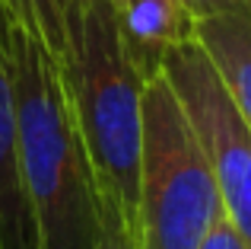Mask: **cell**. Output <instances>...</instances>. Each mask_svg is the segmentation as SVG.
<instances>
[{"label": "cell", "instance_id": "1", "mask_svg": "<svg viewBox=\"0 0 251 249\" xmlns=\"http://www.w3.org/2000/svg\"><path fill=\"white\" fill-rule=\"evenodd\" d=\"M19 176L35 249H96L99 186L86 156L61 64L32 32L13 23Z\"/></svg>", "mask_w": 251, "mask_h": 249}, {"label": "cell", "instance_id": "2", "mask_svg": "<svg viewBox=\"0 0 251 249\" xmlns=\"http://www.w3.org/2000/svg\"><path fill=\"white\" fill-rule=\"evenodd\" d=\"M99 198L118 208L137 243V186L143 141V87L111 0H76L57 58Z\"/></svg>", "mask_w": 251, "mask_h": 249}, {"label": "cell", "instance_id": "3", "mask_svg": "<svg viewBox=\"0 0 251 249\" xmlns=\"http://www.w3.org/2000/svg\"><path fill=\"white\" fill-rule=\"evenodd\" d=\"M220 214L213 173L159 70L143 87L137 249H197Z\"/></svg>", "mask_w": 251, "mask_h": 249}, {"label": "cell", "instance_id": "4", "mask_svg": "<svg viewBox=\"0 0 251 249\" xmlns=\"http://www.w3.org/2000/svg\"><path fill=\"white\" fill-rule=\"evenodd\" d=\"M162 74L175 90L194 141L213 173L223 214L251 243V128L235 112L197 42L172 48L162 58Z\"/></svg>", "mask_w": 251, "mask_h": 249}, {"label": "cell", "instance_id": "5", "mask_svg": "<svg viewBox=\"0 0 251 249\" xmlns=\"http://www.w3.org/2000/svg\"><path fill=\"white\" fill-rule=\"evenodd\" d=\"M13 16L0 0V249H35L29 201L19 176L16 147V83L10 51Z\"/></svg>", "mask_w": 251, "mask_h": 249}, {"label": "cell", "instance_id": "6", "mask_svg": "<svg viewBox=\"0 0 251 249\" xmlns=\"http://www.w3.org/2000/svg\"><path fill=\"white\" fill-rule=\"evenodd\" d=\"M194 42L251 128V16L194 19Z\"/></svg>", "mask_w": 251, "mask_h": 249}, {"label": "cell", "instance_id": "7", "mask_svg": "<svg viewBox=\"0 0 251 249\" xmlns=\"http://www.w3.org/2000/svg\"><path fill=\"white\" fill-rule=\"evenodd\" d=\"M3 3L13 23L32 32L57 61L64 51V42H67V23L76 0H3Z\"/></svg>", "mask_w": 251, "mask_h": 249}, {"label": "cell", "instance_id": "8", "mask_svg": "<svg viewBox=\"0 0 251 249\" xmlns=\"http://www.w3.org/2000/svg\"><path fill=\"white\" fill-rule=\"evenodd\" d=\"M96 249H137L134 237H130L124 218L118 214L115 205H108L105 198H99V237Z\"/></svg>", "mask_w": 251, "mask_h": 249}, {"label": "cell", "instance_id": "9", "mask_svg": "<svg viewBox=\"0 0 251 249\" xmlns=\"http://www.w3.org/2000/svg\"><path fill=\"white\" fill-rule=\"evenodd\" d=\"M194 19L210 16H251V0H181Z\"/></svg>", "mask_w": 251, "mask_h": 249}, {"label": "cell", "instance_id": "10", "mask_svg": "<svg viewBox=\"0 0 251 249\" xmlns=\"http://www.w3.org/2000/svg\"><path fill=\"white\" fill-rule=\"evenodd\" d=\"M197 249H251V243L242 237L239 230H235L232 220H229L226 214H220V218L213 220V227L207 230V237L201 240V246H197Z\"/></svg>", "mask_w": 251, "mask_h": 249}, {"label": "cell", "instance_id": "11", "mask_svg": "<svg viewBox=\"0 0 251 249\" xmlns=\"http://www.w3.org/2000/svg\"><path fill=\"white\" fill-rule=\"evenodd\" d=\"M115 3V10H121V6H127V3H134V0H111Z\"/></svg>", "mask_w": 251, "mask_h": 249}]
</instances>
